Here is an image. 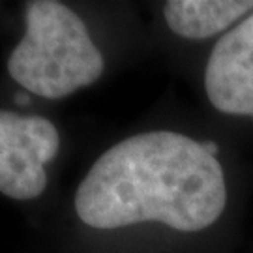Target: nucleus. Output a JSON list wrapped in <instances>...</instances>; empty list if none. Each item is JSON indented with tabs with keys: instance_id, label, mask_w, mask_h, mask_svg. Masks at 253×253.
Here are the masks:
<instances>
[{
	"instance_id": "nucleus-5",
	"label": "nucleus",
	"mask_w": 253,
	"mask_h": 253,
	"mask_svg": "<svg viewBox=\"0 0 253 253\" xmlns=\"http://www.w3.org/2000/svg\"><path fill=\"white\" fill-rule=\"evenodd\" d=\"M252 11L250 0H169L163 6V17L174 34L205 40L221 34Z\"/></svg>"
},
{
	"instance_id": "nucleus-4",
	"label": "nucleus",
	"mask_w": 253,
	"mask_h": 253,
	"mask_svg": "<svg viewBox=\"0 0 253 253\" xmlns=\"http://www.w3.org/2000/svg\"><path fill=\"white\" fill-rule=\"evenodd\" d=\"M205 90L217 111L253 117V11L212 49Z\"/></svg>"
},
{
	"instance_id": "nucleus-1",
	"label": "nucleus",
	"mask_w": 253,
	"mask_h": 253,
	"mask_svg": "<svg viewBox=\"0 0 253 253\" xmlns=\"http://www.w3.org/2000/svg\"><path fill=\"white\" fill-rule=\"evenodd\" d=\"M227 203L216 146L176 131H146L111 146L77 188L75 212L94 229L158 221L197 233Z\"/></svg>"
},
{
	"instance_id": "nucleus-2",
	"label": "nucleus",
	"mask_w": 253,
	"mask_h": 253,
	"mask_svg": "<svg viewBox=\"0 0 253 253\" xmlns=\"http://www.w3.org/2000/svg\"><path fill=\"white\" fill-rule=\"evenodd\" d=\"M27 30L8 58V72L32 94L60 100L90 86L103 73V56L83 19L54 0L25 8Z\"/></svg>"
},
{
	"instance_id": "nucleus-3",
	"label": "nucleus",
	"mask_w": 253,
	"mask_h": 253,
	"mask_svg": "<svg viewBox=\"0 0 253 253\" xmlns=\"http://www.w3.org/2000/svg\"><path fill=\"white\" fill-rule=\"evenodd\" d=\"M58 146V131L47 118L0 111V193L15 201L40 197L47 186L45 163Z\"/></svg>"
}]
</instances>
